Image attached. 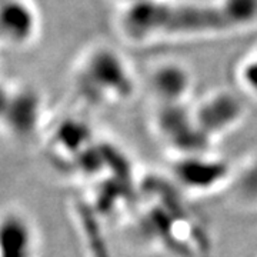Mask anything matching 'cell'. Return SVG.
Listing matches in <instances>:
<instances>
[{
	"label": "cell",
	"instance_id": "7a4b0ae2",
	"mask_svg": "<svg viewBox=\"0 0 257 257\" xmlns=\"http://www.w3.org/2000/svg\"><path fill=\"white\" fill-rule=\"evenodd\" d=\"M74 92L94 107L117 106L130 101L138 92L132 66L116 49L94 46L76 66Z\"/></svg>",
	"mask_w": 257,
	"mask_h": 257
},
{
	"label": "cell",
	"instance_id": "3957f363",
	"mask_svg": "<svg viewBox=\"0 0 257 257\" xmlns=\"http://www.w3.org/2000/svg\"><path fill=\"white\" fill-rule=\"evenodd\" d=\"M152 127L170 157L209 152L213 147L197 126L190 104L156 106Z\"/></svg>",
	"mask_w": 257,
	"mask_h": 257
},
{
	"label": "cell",
	"instance_id": "5b68a950",
	"mask_svg": "<svg viewBox=\"0 0 257 257\" xmlns=\"http://www.w3.org/2000/svg\"><path fill=\"white\" fill-rule=\"evenodd\" d=\"M190 107L197 126L211 146L239 128L246 119V104L230 90L207 93Z\"/></svg>",
	"mask_w": 257,
	"mask_h": 257
},
{
	"label": "cell",
	"instance_id": "6da1fadb",
	"mask_svg": "<svg viewBox=\"0 0 257 257\" xmlns=\"http://www.w3.org/2000/svg\"><path fill=\"white\" fill-rule=\"evenodd\" d=\"M127 36L147 40L157 36H193L230 30L219 5H172L160 0L130 5L124 18Z\"/></svg>",
	"mask_w": 257,
	"mask_h": 257
},
{
	"label": "cell",
	"instance_id": "8992f818",
	"mask_svg": "<svg viewBox=\"0 0 257 257\" xmlns=\"http://www.w3.org/2000/svg\"><path fill=\"white\" fill-rule=\"evenodd\" d=\"M46 104L42 93L26 84H13L0 128L16 140H30L40 132L45 121Z\"/></svg>",
	"mask_w": 257,
	"mask_h": 257
},
{
	"label": "cell",
	"instance_id": "277c9868",
	"mask_svg": "<svg viewBox=\"0 0 257 257\" xmlns=\"http://www.w3.org/2000/svg\"><path fill=\"white\" fill-rule=\"evenodd\" d=\"M172 176L176 184L192 194H209L233 182L234 170L211 150L172 157Z\"/></svg>",
	"mask_w": 257,
	"mask_h": 257
},
{
	"label": "cell",
	"instance_id": "8fae6325",
	"mask_svg": "<svg viewBox=\"0 0 257 257\" xmlns=\"http://www.w3.org/2000/svg\"><path fill=\"white\" fill-rule=\"evenodd\" d=\"M239 79L244 93L257 100V56L250 57L241 64Z\"/></svg>",
	"mask_w": 257,
	"mask_h": 257
},
{
	"label": "cell",
	"instance_id": "ba28073f",
	"mask_svg": "<svg viewBox=\"0 0 257 257\" xmlns=\"http://www.w3.org/2000/svg\"><path fill=\"white\" fill-rule=\"evenodd\" d=\"M42 236L26 211L10 207L0 213V257H40Z\"/></svg>",
	"mask_w": 257,
	"mask_h": 257
},
{
	"label": "cell",
	"instance_id": "30bf717a",
	"mask_svg": "<svg viewBox=\"0 0 257 257\" xmlns=\"http://www.w3.org/2000/svg\"><path fill=\"white\" fill-rule=\"evenodd\" d=\"M217 5L230 29L244 28L257 22V0H220Z\"/></svg>",
	"mask_w": 257,
	"mask_h": 257
},
{
	"label": "cell",
	"instance_id": "7c38bea8",
	"mask_svg": "<svg viewBox=\"0 0 257 257\" xmlns=\"http://www.w3.org/2000/svg\"><path fill=\"white\" fill-rule=\"evenodd\" d=\"M12 92H13V84L0 82V126H2V121L5 117L10 97H12Z\"/></svg>",
	"mask_w": 257,
	"mask_h": 257
},
{
	"label": "cell",
	"instance_id": "4fadbf2b",
	"mask_svg": "<svg viewBox=\"0 0 257 257\" xmlns=\"http://www.w3.org/2000/svg\"><path fill=\"white\" fill-rule=\"evenodd\" d=\"M130 5H136V3H146V2H152V0H128Z\"/></svg>",
	"mask_w": 257,
	"mask_h": 257
},
{
	"label": "cell",
	"instance_id": "52a82bcc",
	"mask_svg": "<svg viewBox=\"0 0 257 257\" xmlns=\"http://www.w3.org/2000/svg\"><path fill=\"white\" fill-rule=\"evenodd\" d=\"M40 26V12L33 0H0V47L30 46Z\"/></svg>",
	"mask_w": 257,
	"mask_h": 257
},
{
	"label": "cell",
	"instance_id": "9c48e42d",
	"mask_svg": "<svg viewBox=\"0 0 257 257\" xmlns=\"http://www.w3.org/2000/svg\"><path fill=\"white\" fill-rule=\"evenodd\" d=\"M192 72L179 62L156 64L147 77V87L156 106L190 104L193 92Z\"/></svg>",
	"mask_w": 257,
	"mask_h": 257
}]
</instances>
